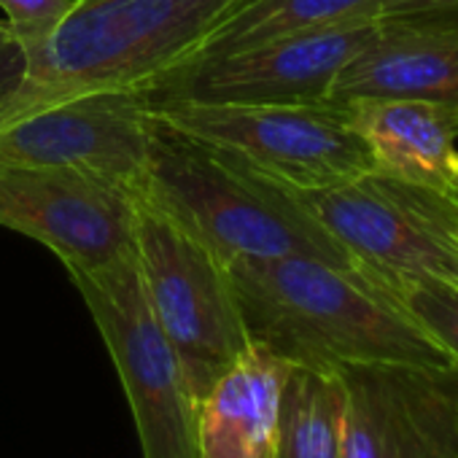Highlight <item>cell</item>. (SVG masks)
I'll return each mask as SVG.
<instances>
[{"mask_svg": "<svg viewBox=\"0 0 458 458\" xmlns=\"http://www.w3.org/2000/svg\"><path fill=\"white\" fill-rule=\"evenodd\" d=\"M151 132L140 95L73 98L0 122V165L79 170L138 191Z\"/></svg>", "mask_w": 458, "mask_h": 458, "instance_id": "cell-11", "label": "cell"}, {"mask_svg": "<svg viewBox=\"0 0 458 458\" xmlns=\"http://www.w3.org/2000/svg\"><path fill=\"white\" fill-rule=\"evenodd\" d=\"M246 4L79 0L47 44L17 55V79L0 89V122L87 95H140Z\"/></svg>", "mask_w": 458, "mask_h": 458, "instance_id": "cell-2", "label": "cell"}, {"mask_svg": "<svg viewBox=\"0 0 458 458\" xmlns=\"http://www.w3.org/2000/svg\"><path fill=\"white\" fill-rule=\"evenodd\" d=\"M375 28L377 20L186 63L154 79L140 100L146 106H324L340 71L367 47Z\"/></svg>", "mask_w": 458, "mask_h": 458, "instance_id": "cell-8", "label": "cell"}, {"mask_svg": "<svg viewBox=\"0 0 458 458\" xmlns=\"http://www.w3.org/2000/svg\"><path fill=\"white\" fill-rule=\"evenodd\" d=\"M453 191L458 194V170H455V178H453Z\"/></svg>", "mask_w": 458, "mask_h": 458, "instance_id": "cell-20", "label": "cell"}, {"mask_svg": "<svg viewBox=\"0 0 458 458\" xmlns=\"http://www.w3.org/2000/svg\"><path fill=\"white\" fill-rule=\"evenodd\" d=\"M343 407V380L335 369L294 364L281 396L276 458H345Z\"/></svg>", "mask_w": 458, "mask_h": 458, "instance_id": "cell-16", "label": "cell"}, {"mask_svg": "<svg viewBox=\"0 0 458 458\" xmlns=\"http://www.w3.org/2000/svg\"><path fill=\"white\" fill-rule=\"evenodd\" d=\"M380 20L431 22L458 28V0H383Z\"/></svg>", "mask_w": 458, "mask_h": 458, "instance_id": "cell-19", "label": "cell"}, {"mask_svg": "<svg viewBox=\"0 0 458 458\" xmlns=\"http://www.w3.org/2000/svg\"><path fill=\"white\" fill-rule=\"evenodd\" d=\"M146 114L159 127L289 189H324L375 173L367 143L329 103H159L146 106Z\"/></svg>", "mask_w": 458, "mask_h": 458, "instance_id": "cell-6", "label": "cell"}, {"mask_svg": "<svg viewBox=\"0 0 458 458\" xmlns=\"http://www.w3.org/2000/svg\"><path fill=\"white\" fill-rule=\"evenodd\" d=\"M151 127L146 170L135 194L175 218L226 265L308 257L353 270L348 254L286 186L157 122Z\"/></svg>", "mask_w": 458, "mask_h": 458, "instance_id": "cell-3", "label": "cell"}, {"mask_svg": "<svg viewBox=\"0 0 458 458\" xmlns=\"http://www.w3.org/2000/svg\"><path fill=\"white\" fill-rule=\"evenodd\" d=\"M229 276L251 340L270 345L292 364L458 367L404 308L356 270L286 257L235 259Z\"/></svg>", "mask_w": 458, "mask_h": 458, "instance_id": "cell-1", "label": "cell"}, {"mask_svg": "<svg viewBox=\"0 0 458 458\" xmlns=\"http://www.w3.org/2000/svg\"><path fill=\"white\" fill-rule=\"evenodd\" d=\"M345 458H458V367L343 364Z\"/></svg>", "mask_w": 458, "mask_h": 458, "instance_id": "cell-9", "label": "cell"}, {"mask_svg": "<svg viewBox=\"0 0 458 458\" xmlns=\"http://www.w3.org/2000/svg\"><path fill=\"white\" fill-rule=\"evenodd\" d=\"M292 361L251 340L197 404L199 458H276Z\"/></svg>", "mask_w": 458, "mask_h": 458, "instance_id": "cell-13", "label": "cell"}, {"mask_svg": "<svg viewBox=\"0 0 458 458\" xmlns=\"http://www.w3.org/2000/svg\"><path fill=\"white\" fill-rule=\"evenodd\" d=\"M329 106H337L367 143L375 173L437 191H453L458 170L455 106L399 98H353Z\"/></svg>", "mask_w": 458, "mask_h": 458, "instance_id": "cell-14", "label": "cell"}, {"mask_svg": "<svg viewBox=\"0 0 458 458\" xmlns=\"http://www.w3.org/2000/svg\"><path fill=\"white\" fill-rule=\"evenodd\" d=\"M353 98L428 100L458 108V28L377 20L367 47L340 71L327 103Z\"/></svg>", "mask_w": 458, "mask_h": 458, "instance_id": "cell-12", "label": "cell"}, {"mask_svg": "<svg viewBox=\"0 0 458 458\" xmlns=\"http://www.w3.org/2000/svg\"><path fill=\"white\" fill-rule=\"evenodd\" d=\"M289 189V186H286ZM369 284H458V194L367 173L324 189H289Z\"/></svg>", "mask_w": 458, "mask_h": 458, "instance_id": "cell-5", "label": "cell"}, {"mask_svg": "<svg viewBox=\"0 0 458 458\" xmlns=\"http://www.w3.org/2000/svg\"><path fill=\"white\" fill-rule=\"evenodd\" d=\"M79 0H0L6 25H0V41L6 49L28 52L47 44Z\"/></svg>", "mask_w": 458, "mask_h": 458, "instance_id": "cell-18", "label": "cell"}, {"mask_svg": "<svg viewBox=\"0 0 458 458\" xmlns=\"http://www.w3.org/2000/svg\"><path fill=\"white\" fill-rule=\"evenodd\" d=\"M380 6L383 0H249L241 12L213 30L186 63L224 57L289 36L375 22L380 20Z\"/></svg>", "mask_w": 458, "mask_h": 458, "instance_id": "cell-15", "label": "cell"}, {"mask_svg": "<svg viewBox=\"0 0 458 458\" xmlns=\"http://www.w3.org/2000/svg\"><path fill=\"white\" fill-rule=\"evenodd\" d=\"M0 226L47 246L68 270H95L132 251L135 191L106 178L0 165Z\"/></svg>", "mask_w": 458, "mask_h": 458, "instance_id": "cell-10", "label": "cell"}, {"mask_svg": "<svg viewBox=\"0 0 458 458\" xmlns=\"http://www.w3.org/2000/svg\"><path fill=\"white\" fill-rule=\"evenodd\" d=\"M132 249L146 300L199 399L251 343L229 265L189 229L135 194Z\"/></svg>", "mask_w": 458, "mask_h": 458, "instance_id": "cell-4", "label": "cell"}, {"mask_svg": "<svg viewBox=\"0 0 458 458\" xmlns=\"http://www.w3.org/2000/svg\"><path fill=\"white\" fill-rule=\"evenodd\" d=\"M68 276L119 372L143 458H199L197 396L146 300L135 249Z\"/></svg>", "mask_w": 458, "mask_h": 458, "instance_id": "cell-7", "label": "cell"}, {"mask_svg": "<svg viewBox=\"0 0 458 458\" xmlns=\"http://www.w3.org/2000/svg\"><path fill=\"white\" fill-rule=\"evenodd\" d=\"M372 286L404 308L458 364V284L437 278H407Z\"/></svg>", "mask_w": 458, "mask_h": 458, "instance_id": "cell-17", "label": "cell"}]
</instances>
